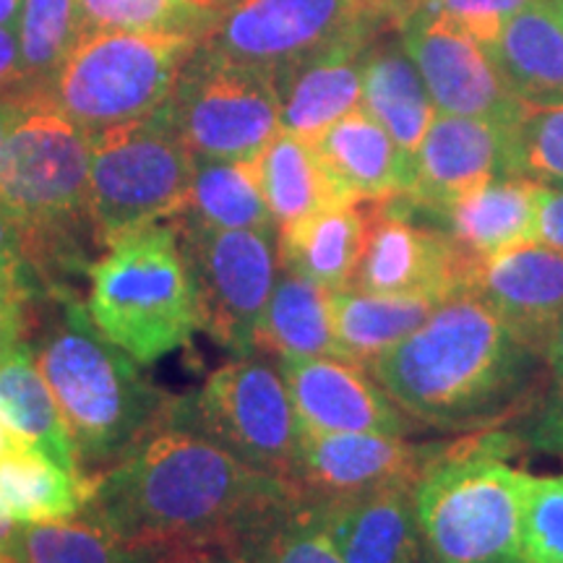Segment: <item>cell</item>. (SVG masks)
I'll use <instances>...</instances> for the list:
<instances>
[{
    "label": "cell",
    "instance_id": "6da1fadb",
    "mask_svg": "<svg viewBox=\"0 0 563 563\" xmlns=\"http://www.w3.org/2000/svg\"><path fill=\"white\" fill-rule=\"evenodd\" d=\"M214 441L167 426L84 485L81 522L131 543L228 545L241 527L295 496Z\"/></svg>",
    "mask_w": 563,
    "mask_h": 563
},
{
    "label": "cell",
    "instance_id": "7a4b0ae2",
    "mask_svg": "<svg viewBox=\"0 0 563 563\" xmlns=\"http://www.w3.org/2000/svg\"><path fill=\"white\" fill-rule=\"evenodd\" d=\"M368 373L415 422L475 431L522 402L545 363L477 295L460 290Z\"/></svg>",
    "mask_w": 563,
    "mask_h": 563
},
{
    "label": "cell",
    "instance_id": "3957f363",
    "mask_svg": "<svg viewBox=\"0 0 563 563\" xmlns=\"http://www.w3.org/2000/svg\"><path fill=\"white\" fill-rule=\"evenodd\" d=\"M30 344L68 428L81 485L170 426L178 397L97 329L76 290L40 295Z\"/></svg>",
    "mask_w": 563,
    "mask_h": 563
},
{
    "label": "cell",
    "instance_id": "277c9868",
    "mask_svg": "<svg viewBox=\"0 0 563 563\" xmlns=\"http://www.w3.org/2000/svg\"><path fill=\"white\" fill-rule=\"evenodd\" d=\"M91 136L51 104L26 110L0 159V203L47 290H76L102 256L89 211Z\"/></svg>",
    "mask_w": 563,
    "mask_h": 563
},
{
    "label": "cell",
    "instance_id": "5b68a950",
    "mask_svg": "<svg viewBox=\"0 0 563 563\" xmlns=\"http://www.w3.org/2000/svg\"><path fill=\"white\" fill-rule=\"evenodd\" d=\"M87 282L91 321L141 365L186 347L201 329L194 279L173 222L110 243Z\"/></svg>",
    "mask_w": 563,
    "mask_h": 563
},
{
    "label": "cell",
    "instance_id": "8992f818",
    "mask_svg": "<svg viewBox=\"0 0 563 563\" xmlns=\"http://www.w3.org/2000/svg\"><path fill=\"white\" fill-rule=\"evenodd\" d=\"M509 435L460 441L415 485L428 563H522V470Z\"/></svg>",
    "mask_w": 563,
    "mask_h": 563
},
{
    "label": "cell",
    "instance_id": "52a82bcc",
    "mask_svg": "<svg viewBox=\"0 0 563 563\" xmlns=\"http://www.w3.org/2000/svg\"><path fill=\"white\" fill-rule=\"evenodd\" d=\"M199 42L183 34L84 32L37 97L87 133L141 121L165 108Z\"/></svg>",
    "mask_w": 563,
    "mask_h": 563
},
{
    "label": "cell",
    "instance_id": "ba28073f",
    "mask_svg": "<svg viewBox=\"0 0 563 563\" xmlns=\"http://www.w3.org/2000/svg\"><path fill=\"white\" fill-rule=\"evenodd\" d=\"M89 136V211L104 249L186 209L196 157L165 108Z\"/></svg>",
    "mask_w": 563,
    "mask_h": 563
},
{
    "label": "cell",
    "instance_id": "9c48e42d",
    "mask_svg": "<svg viewBox=\"0 0 563 563\" xmlns=\"http://www.w3.org/2000/svg\"><path fill=\"white\" fill-rule=\"evenodd\" d=\"M170 422L214 441L253 470L292 481L302 428L277 361L253 352L224 363L201 389L178 397Z\"/></svg>",
    "mask_w": 563,
    "mask_h": 563
},
{
    "label": "cell",
    "instance_id": "30bf717a",
    "mask_svg": "<svg viewBox=\"0 0 563 563\" xmlns=\"http://www.w3.org/2000/svg\"><path fill=\"white\" fill-rule=\"evenodd\" d=\"M165 110L194 157L251 162L282 131L277 79L209 42L183 63Z\"/></svg>",
    "mask_w": 563,
    "mask_h": 563
},
{
    "label": "cell",
    "instance_id": "8fae6325",
    "mask_svg": "<svg viewBox=\"0 0 563 563\" xmlns=\"http://www.w3.org/2000/svg\"><path fill=\"white\" fill-rule=\"evenodd\" d=\"M407 11L405 0H222L214 30L201 42L277 79L327 47L378 34Z\"/></svg>",
    "mask_w": 563,
    "mask_h": 563
},
{
    "label": "cell",
    "instance_id": "7c38bea8",
    "mask_svg": "<svg viewBox=\"0 0 563 563\" xmlns=\"http://www.w3.org/2000/svg\"><path fill=\"white\" fill-rule=\"evenodd\" d=\"M191 272L201 329L235 357L258 350L266 306L279 274L274 230H217L175 217Z\"/></svg>",
    "mask_w": 563,
    "mask_h": 563
},
{
    "label": "cell",
    "instance_id": "4fadbf2b",
    "mask_svg": "<svg viewBox=\"0 0 563 563\" xmlns=\"http://www.w3.org/2000/svg\"><path fill=\"white\" fill-rule=\"evenodd\" d=\"M399 40L443 115L483 118L509 129L525 112L490 53L443 13L415 5L399 21Z\"/></svg>",
    "mask_w": 563,
    "mask_h": 563
},
{
    "label": "cell",
    "instance_id": "5bb4252c",
    "mask_svg": "<svg viewBox=\"0 0 563 563\" xmlns=\"http://www.w3.org/2000/svg\"><path fill=\"white\" fill-rule=\"evenodd\" d=\"M454 443H415L386 433H300L292 485L308 501H340L386 488H415Z\"/></svg>",
    "mask_w": 563,
    "mask_h": 563
},
{
    "label": "cell",
    "instance_id": "9a60e30c",
    "mask_svg": "<svg viewBox=\"0 0 563 563\" xmlns=\"http://www.w3.org/2000/svg\"><path fill=\"white\" fill-rule=\"evenodd\" d=\"M302 431L412 435L410 415L399 410L363 365L344 357L277 361Z\"/></svg>",
    "mask_w": 563,
    "mask_h": 563
},
{
    "label": "cell",
    "instance_id": "2e32d148",
    "mask_svg": "<svg viewBox=\"0 0 563 563\" xmlns=\"http://www.w3.org/2000/svg\"><path fill=\"white\" fill-rule=\"evenodd\" d=\"M475 262L456 249L443 230L420 228L410 214L382 201L371 217L368 241L352 287L368 292H435L464 290Z\"/></svg>",
    "mask_w": 563,
    "mask_h": 563
},
{
    "label": "cell",
    "instance_id": "e0dca14e",
    "mask_svg": "<svg viewBox=\"0 0 563 563\" xmlns=\"http://www.w3.org/2000/svg\"><path fill=\"white\" fill-rule=\"evenodd\" d=\"M504 170L506 125L435 112L412 159L410 188L402 199L441 214L485 183L506 178Z\"/></svg>",
    "mask_w": 563,
    "mask_h": 563
},
{
    "label": "cell",
    "instance_id": "ac0fdd59",
    "mask_svg": "<svg viewBox=\"0 0 563 563\" xmlns=\"http://www.w3.org/2000/svg\"><path fill=\"white\" fill-rule=\"evenodd\" d=\"M464 290L477 295L493 313L543 355L563 323V253L527 243L477 262Z\"/></svg>",
    "mask_w": 563,
    "mask_h": 563
},
{
    "label": "cell",
    "instance_id": "d6986e66",
    "mask_svg": "<svg viewBox=\"0 0 563 563\" xmlns=\"http://www.w3.org/2000/svg\"><path fill=\"white\" fill-rule=\"evenodd\" d=\"M319 511L344 563H428L415 488L340 498Z\"/></svg>",
    "mask_w": 563,
    "mask_h": 563
},
{
    "label": "cell",
    "instance_id": "ffe728a7",
    "mask_svg": "<svg viewBox=\"0 0 563 563\" xmlns=\"http://www.w3.org/2000/svg\"><path fill=\"white\" fill-rule=\"evenodd\" d=\"M376 34L344 40L277 76L282 131L313 141L363 102V76Z\"/></svg>",
    "mask_w": 563,
    "mask_h": 563
},
{
    "label": "cell",
    "instance_id": "44dd1931",
    "mask_svg": "<svg viewBox=\"0 0 563 563\" xmlns=\"http://www.w3.org/2000/svg\"><path fill=\"white\" fill-rule=\"evenodd\" d=\"M311 144L347 203H382L399 199L410 188V162L363 108L347 112Z\"/></svg>",
    "mask_w": 563,
    "mask_h": 563
},
{
    "label": "cell",
    "instance_id": "7402d4cb",
    "mask_svg": "<svg viewBox=\"0 0 563 563\" xmlns=\"http://www.w3.org/2000/svg\"><path fill=\"white\" fill-rule=\"evenodd\" d=\"M485 51L525 108L563 104V11L551 0L511 13Z\"/></svg>",
    "mask_w": 563,
    "mask_h": 563
},
{
    "label": "cell",
    "instance_id": "603a6c76",
    "mask_svg": "<svg viewBox=\"0 0 563 563\" xmlns=\"http://www.w3.org/2000/svg\"><path fill=\"white\" fill-rule=\"evenodd\" d=\"M0 418L24 452L45 456L79 477L60 407L34 361L26 336H16L0 347Z\"/></svg>",
    "mask_w": 563,
    "mask_h": 563
},
{
    "label": "cell",
    "instance_id": "cb8c5ba5",
    "mask_svg": "<svg viewBox=\"0 0 563 563\" xmlns=\"http://www.w3.org/2000/svg\"><path fill=\"white\" fill-rule=\"evenodd\" d=\"M540 183L496 178L441 211L446 235L470 262H485L519 245L534 243Z\"/></svg>",
    "mask_w": 563,
    "mask_h": 563
},
{
    "label": "cell",
    "instance_id": "d4e9b609",
    "mask_svg": "<svg viewBox=\"0 0 563 563\" xmlns=\"http://www.w3.org/2000/svg\"><path fill=\"white\" fill-rule=\"evenodd\" d=\"M371 217L357 203H340L282 224L279 266L302 274L327 292L352 287L361 266Z\"/></svg>",
    "mask_w": 563,
    "mask_h": 563
},
{
    "label": "cell",
    "instance_id": "484cf974",
    "mask_svg": "<svg viewBox=\"0 0 563 563\" xmlns=\"http://www.w3.org/2000/svg\"><path fill=\"white\" fill-rule=\"evenodd\" d=\"M449 295L435 292H368L347 287L332 292L336 347L344 361L363 368L426 323Z\"/></svg>",
    "mask_w": 563,
    "mask_h": 563
},
{
    "label": "cell",
    "instance_id": "4316f807",
    "mask_svg": "<svg viewBox=\"0 0 563 563\" xmlns=\"http://www.w3.org/2000/svg\"><path fill=\"white\" fill-rule=\"evenodd\" d=\"M361 108L373 121L384 125V131L410 162L412 173L415 154L439 110L412 58L407 55L402 40L399 45L371 47L368 60H365Z\"/></svg>",
    "mask_w": 563,
    "mask_h": 563
},
{
    "label": "cell",
    "instance_id": "83f0119b",
    "mask_svg": "<svg viewBox=\"0 0 563 563\" xmlns=\"http://www.w3.org/2000/svg\"><path fill=\"white\" fill-rule=\"evenodd\" d=\"M194 545L131 543L81 519L19 525L3 559L11 563H180Z\"/></svg>",
    "mask_w": 563,
    "mask_h": 563
},
{
    "label": "cell",
    "instance_id": "f1b7e54d",
    "mask_svg": "<svg viewBox=\"0 0 563 563\" xmlns=\"http://www.w3.org/2000/svg\"><path fill=\"white\" fill-rule=\"evenodd\" d=\"M258 350L272 352L277 361L342 357L334 336L332 292L302 274L279 266L264 313Z\"/></svg>",
    "mask_w": 563,
    "mask_h": 563
},
{
    "label": "cell",
    "instance_id": "f546056e",
    "mask_svg": "<svg viewBox=\"0 0 563 563\" xmlns=\"http://www.w3.org/2000/svg\"><path fill=\"white\" fill-rule=\"evenodd\" d=\"M224 548L241 563H344L323 527L319 504L300 493L253 517Z\"/></svg>",
    "mask_w": 563,
    "mask_h": 563
},
{
    "label": "cell",
    "instance_id": "4dcf8cb0",
    "mask_svg": "<svg viewBox=\"0 0 563 563\" xmlns=\"http://www.w3.org/2000/svg\"><path fill=\"white\" fill-rule=\"evenodd\" d=\"M258 186L277 228L313 211L347 203L323 170L311 141L279 131L253 159Z\"/></svg>",
    "mask_w": 563,
    "mask_h": 563
},
{
    "label": "cell",
    "instance_id": "1f68e13d",
    "mask_svg": "<svg viewBox=\"0 0 563 563\" xmlns=\"http://www.w3.org/2000/svg\"><path fill=\"white\" fill-rule=\"evenodd\" d=\"M178 217L217 230H277L253 159L196 157L191 191Z\"/></svg>",
    "mask_w": 563,
    "mask_h": 563
},
{
    "label": "cell",
    "instance_id": "d6a6232c",
    "mask_svg": "<svg viewBox=\"0 0 563 563\" xmlns=\"http://www.w3.org/2000/svg\"><path fill=\"white\" fill-rule=\"evenodd\" d=\"M84 485L76 475L34 452L0 460V509L16 525L63 522L79 517Z\"/></svg>",
    "mask_w": 563,
    "mask_h": 563
},
{
    "label": "cell",
    "instance_id": "836d02e7",
    "mask_svg": "<svg viewBox=\"0 0 563 563\" xmlns=\"http://www.w3.org/2000/svg\"><path fill=\"white\" fill-rule=\"evenodd\" d=\"M87 32L81 0H24L19 21L26 89L40 95Z\"/></svg>",
    "mask_w": 563,
    "mask_h": 563
},
{
    "label": "cell",
    "instance_id": "e575fe53",
    "mask_svg": "<svg viewBox=\"0 0 563 563\" xmlns=\"http://www.w3.org/2000/svg\"><path fill=\"white\" fill-rule=\"evenodd\" d=\"M222 0H81L87 32L183 34L203 40Z\"/></svg>",
    "mask_w": 563,
    "mask_h": 563
},
{
    "label": "cell",
    "instance_id": "d590c367",
    "mask_svg": "<svg viewBox=\"0 0 563 563\" xmlns=\"http://www.w3.org/2000/svg\"><path fill=\"white\" fill-rule=\"evenodd\" d=\"M504 175L563 188V104L525 108L506 129Z\"/></svg>",
    "mask_w": 563,
    "mask_h": 563
},
{
    "label": "cell",
    "instance_id": "8d00e7d4",
    "mask_svg": "<svg viewBox=\"0 0 563 563\" xmlns=\"http://www.w3.org/2000/svg\"><path fill=\"white\" fill-rule=\"evenodd\" d=\"M519 561L563 563V475H525Z\"/></svg>",
    "mask_w": 563,
    "mask_h": 563
},
{
    "label": "cell",
    "instance_id": "74e56055",
    "mask_svg": "<svg viewBox=\"0 0 563 563\" xmlns=\"http://www.w3.org/2000/svg\"><path fill=\"white\" fill-rule=\"evenodd\" d=\"M45 282L26 256L24 235L11 211L0 203V316L21 323L30 334L34 302L45 292Z\"/></svg>",
    "mask_w": 563,
    "mask_h": 563
},
{
    "label": "cell",
    "instance_id": "f35d334b",
    "mask_svg": "<svg viewBox=\"0 0 563 563\" xmlns=\"http://www.w3.org/2000/svg\"><path fill=\"white\" fill-rule=\"evenodd\" d=\"M527 3H532V0H418L415 5H426V9L443 13L483 47H490L501 34L506 19L525 9Z\"/></svg>",
    "mask_w": 563,
    "mask_h": 563
},
{
    "label": "cell",
    "instance_id": "ab89813d",
    "mask_svg": "<svg viewBox=\"0 0 563 563\" xmlns=\"http://www.w3.org/2000/svg\"><path fill=\"white\" fill-rule=\"evenodd\" d=\"M534 243L563 253V188L540 183L534 211Z\"/></svg>",
    "mask_w": 563,
    "mask_h": 563
},
{
    "label": "cell",
    "instance_id": "60d3db41",
    "mask_svg": "<svg viewBox=\"0 0 563 563\" xmlns=\"http://www.w3.org/2000/svg\"><path fill=\"white\" fill-rule=\"evenodd\" d=\"M545 363V407L540 418H563V323L555 329L543 350Z\"/></svg>",
    "mask_w": 563,
    "mask_h": 563
},
{
    "label": "cell",
    "instance_id": "b9f144b4",
    "mask_svg": "<svg viewBox=\"0 0 563 563\" xmlns=\"http://www.w3.org/2000/svg\"><path fill=\"white\" fill-rule=\"evenodd\" d=\"M40 97L30 89H11L0 91V159H3V150L9 144V136L16 129L21 118L26 115V110L32 104H37Z\"/></svg>",
    "mask_w": 563,
    "mask_h": 563
},
{
    "label": "cell",
    "instance_id": "7bdbcfd3",
    "mask_svg": "<svg viewBox=\"0 0 563 563\" xmlns=\"http://www.w3.org/2000/svg\"><path fill=\"white\" fill-rule=\"evenodd\" d=\"M26 89L24 66H21L19 34L0 26V91Z\"/></svg>",
    "mask_w": 563,
    "mask_h": 563
},
{
    "label": "cell",
    "instance_id": "ee69618b",
    "mask_svg": "<svg viewBox=\"0 0 563 563\" xmlns=\"http://www.w3.org/2000/svg\"><path fill=\"white\" fill-rule=\"evenodd\" d=\"M534 443L563 462V418H540L532 433Z\"/></svg>",
    "mask_w": 563,
    "mask_h": 563
},
{
    "label": "cell",
    "instance_id": "f6af8a7d",
    "mask_svg": "<svg viewBox=\"0 0 563 563\" xmlns=\"http://www.w3.org/2000/svg\"><path fill=\"white\" fill-rule=\"evenodd\" d=\"M180 563H241L224 545H194Z\"/></svg>",
    "mask_w": 563,
    "mask_h": 563
},
{
    "label": "cell",
    "instance_id": "bcb514c9",
    "mask_svg": "<svg viewBox=\"0 0 563 563\" xmlns=\"http://www.w3.org/2000/svg\"><path fill=\"white\" fill-rule=\"evenodd\" d=\"M21 11H24V0H0V26L19 32Z\"/></svg>",
    "mask_w": 563,
    "mask_h": 563
},
{
    "label": "cell",
    "instance_id": "7dc6e473",
    "mask_svg": "<svg viewBox=\"0 0 563 563\" xmlns=\"http://www.w3.org/2000/svg\"><path fill=\"white\" fill-rule=\"evenodd\" d=\"M16 336H26V329L21 327V323H13L0 316V347H3L5 342L16 340ZM26 340H30V336H26Z\"/></svg>",
    "mask_w": 563,
    "mask_h": 563
},
{
    "label": "cell",
    "instance_id": "c3c4849f",
    "mask_svg": "<svg viewBox=\"0 0 563 563\" xmlns=\"http://www.w3.org/2000/svg\"><path fill=\"white\" fill-rule=\"evenodd\" d=\"M16 530H19L16 522H13L9 514L0 509V553H3L5 548H9L11 538H13V534H16Z\"/></svg>",
    "mask_w": 563,
    "mask_h": 563
},
{
    "label": "cell",
    "instance_id": "681fc988",
    "mask_svg": "<svg viewBox=\"0 0 563 563\" xmlns=\"http://www.w3.org/2000/svg\"><path fill=\"white\" fill-rule=\"evenodd\" d=\"M13 452H21V446H19V441L13 439V433L9 431V428H5L3 418H0V460Z\"/></svg>",
    "mask_w": 563,
    "mask_h": 563
},
{
    "label": "cell",
    "instance_id": "f907efd6",
    "mask_svg": "<svg viewBox=\"0 0 563 563\" xmlns=\"http://www.w3.org/2000/svg\"><path fill=\"white\" fill-rule=\"evenodd\" d=\"M407 5H410V9H415V3H418V0H405Z\"/></svg>",
    "mask_w": 563,
    "mask_h": 563
},
{
    "label": "cell",
    "instance_id": "816d5d0a",
    "mask_svg": "<svg viewBox=\"0 0 563 563\" xmlns=\"http://www.w3.org/2000/svg\"><path fill=\"white\" fill-rule=\"evenodd\" d=\"M553 3H555V5H561V9H563V0H553Z\"/></svg>",
    "mask_w": 563,
    "mask_h": 563
},
{
    "label": "cell",
    "instance_id": "f5cc1de1",
    "mask_svg": "<svg viewBox=\"0 0 563 563\" xmlns=\"http://www.w3.org/2000/svg\"><path fill=\"white\" fill-rule=\"evenodd\" d=\"M0 563H11V561H5V559H3V555H0Z\"/></svg>",
    "mask_w": 563,
    "mask_h": 563
},
{
    "label": "cell",
    "instance_id": "db71d44e",
    "mask_svg": "<svg viewBox=\"0 0 563 563\" xmlns=\"http://www.w3.org/2000/svg\"><path fill=\"white\" fill-rule=\"evenodd\" d=\"M551 3H553V0H551ZM559 9H561V5H559ZM561 11H563V9H561Z\"/></svg>",
    "mask_w": 563,
    "mask_h": 563
}]
</instances>
